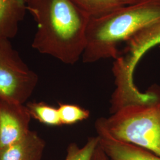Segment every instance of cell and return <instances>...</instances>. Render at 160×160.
I'll return each instance as SVG.
<instances>
[{"mask_svg":"<svg viewBox=\"0 0 160 160\" xmlns=\"http://www.w3.org/2000/svg\"><path fill=\"white\" fill-rule=\"evenodd\" d=\"M37 24L32 48L68 65L77 63L86 49L91 17L71 0H26Z\"/></svg>","mask_w":160,"mask_h":160,"instance_id":"cell-1","label":"cell"},{"mask_svg":"<svg viewBox=\"0 0 160 160\" xmlns=\"http://www.w3.org/2000/svg\"><path fill=\"white\" fill-rule=\"evenodd\" d=\"M160 19V0H141L101 17L91 18L87 30L84 63L116 59L118 46Z\"/></svg>","mask_w":160,"mask_h":160,"instance_id":"cell-2","label":"cell"},{"mask_svg":"<svg viewBox=\"0 0 160 160\" xmlns=\"http://www.w3.org/2000/svg\"><path fill=\"white\" fill-rule=\"evenodd\" d=\"M110 114L96 120V132L160 157V86L149 87L142 98L123 104Z\"/></svg>","mask_w":160,"mask_h":160,"instance_id":"cell-3","label":"cell"},{"mask_svg":"<svg viewBox=\"0 0 160 160\" xmlns=\"http://www.w3.org/2000/svg\"><path fill=\"white\" fill-rule=\"evenodd\" d=\"M38 82V75L24 62L10 40H0V98L24 104Z\"/></svg>","mask_w":160,"mask_h":160,"instance_id":"cell-4","label":"cell"},{"mask_svg":"<svg viewBox=\"0 0 160 160\" xmlns=\"http://www.w3.org/2000/svg\"><path fill=\"white\" fill-rule=\"evenodd\" d=\"M31 119L26 105L0 98V149L26 137Z\"/></svg>","mask_w":160,"mask_h":160,"instance_id":"cell-5","label":"cell"},{"mask_svg":"<svg viewBox=\"0 0 160 160\" xmlns=\"http://www.w3.org/2000/svg\"><path fill=\"white\" fill-rule=\"evenodd\" d=\"M125 43L124 51L119 53L116 60L129 72L134 74L137 65L145 53L160 44V19L138 32Z\"/></svg>","mask_w":160,"mask_h":160,"instance_id":"cell-6","label":"cell"},{"mask_svg":"<svg viewBox=\"0 0 160 160\" xmlns=\"http://www.w3.org/2000/svg\"><path fill=\"white\" fill-rule=\"evenodd\" d=\"M99 144L109 160H160V156L134 145L116 141L97 132Z\"/></svg>","mask_w":160,"mask_h":160,"instance_id":"cell-7","label":"cell"},{"mask_svg":"<svg viewBox=\"0 0 160 160\" xmlns=\"http://www.w3.org/2000/svg\"><path fill=\"white\" fill-rule=\"evenodd\" d=\"M45 146L44 139L30 131L21 141L0 149V160H42Z\"/></svg>","mask_w":160,"mask_h":160,"instance_id":"cell-8","label":"cell"},{"mask_svg":"<svg viewBox=\"0 0 160 160\" xmlns=\"http://www.w3.org/2000/svg\"><path fill=\"white\" fill-rule=\"evenodd\" d=\"M91 18L101 17L128 5L124 0H71Z\"/></svg>","mask_w":160,"mask_h":160,"instance_id":"cell-9","label":"cell"},{"mask_svg":"<svg viewBox=\"0 0 160 160\" xmlns=\"http://www.w3.org/2000/svg\"><path fill=\"white\" fill-rule=\"evenodd\" d=\"M26 106L32 118L49 126H61L58 108L43 102H29Z\"/></svg>","mask_w":160,"mask_h":160,"instance_id":"cell-10","label":"cell"},{"mask_svg":"<svg viewBox=\"0 0 160 160\" xmlns=\"http://www.w3.org/2000/svg\"><path fill=\"white\" fill-rule=\"evenodd\" d=\"M62 125H72L87 120L90 116L89 110L77 104L59 103L58 107Z\"/></svg>","mask_w":160,"mask_h":160,"instance_id":"cell-11","label":"cell"},{"mask_svg":"<svg viewBox=\"0 0 160 160\" xmlns=\"http://www.w3.org/2000/svg\"><path fill=\"white\" fill-rule=\"evenodd\" d=\"M98 145V136L89 138L82 147H80L74 142L69 143L67 149L65 158L63 160H92Z\"/></svg>","mask_w":160,"mask_h":160,"instance_id":"cell-12","label":"cell"},{"mask_svg":"<svg viewBox=\"0 0 160 160\" xmlns=\"http://www.w3.org/2000/svg\"><path fill=\"white\" fill-rule=\"evenodd\" d=\"M92 160H109L108 157L104 152L100 144L98 145L93 155Z\"/></svg>","mask_w":160,"mask_h":160,"instance_id":"cell-13","label":"cell"},{"mask_svg":"<svg viewBox=\"0 0 160 160\" xmlns=\"http://www.w3.org/2000/svg\"><path fill=\"white\" fill-rule=\"evenodd\" d=\"M128 4H132L138 2L141 0H124Z\"/></svg>","mask_w":160,"mask_h":160,"instance_id":"cell-14","label":"cell"},{"mask_svg":"<svg viewBox=\"0 0 160 160\" xmlns=\"http://www.w3.org/2000/svg\"></svg>","mask_w":160,"mask_h":160,"instance_id":"cell-15","label":"cell"}]
</instances>
